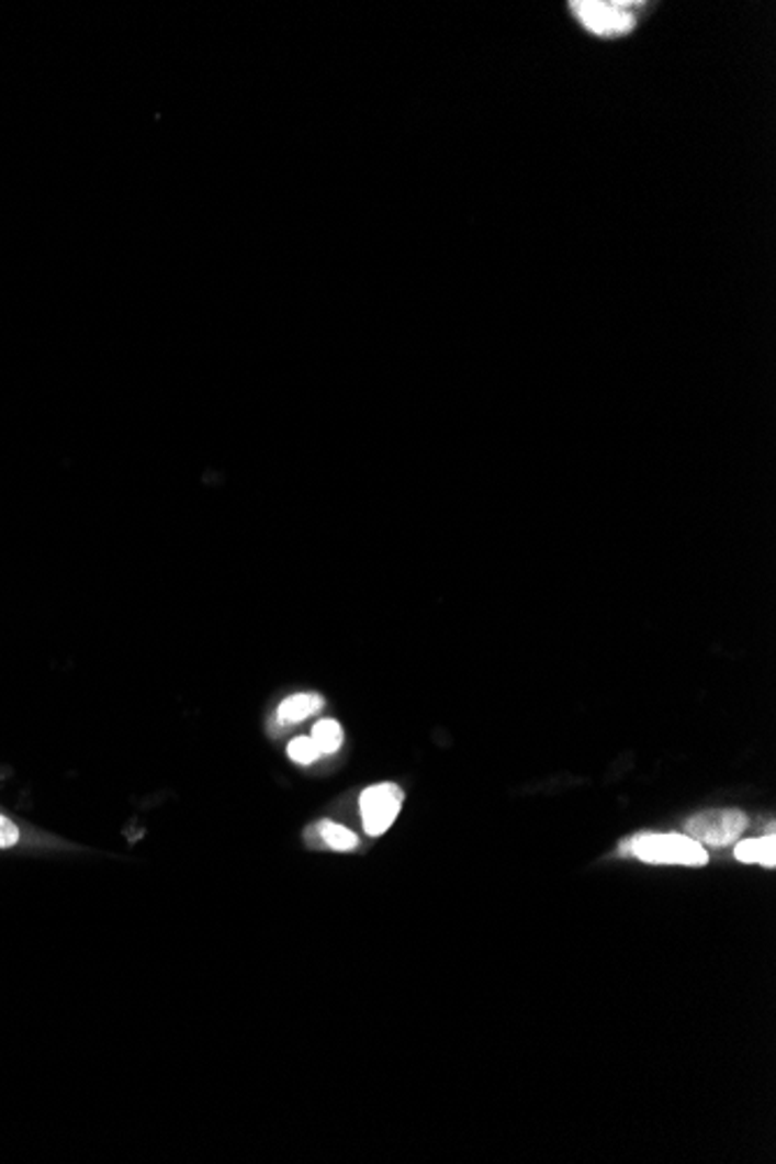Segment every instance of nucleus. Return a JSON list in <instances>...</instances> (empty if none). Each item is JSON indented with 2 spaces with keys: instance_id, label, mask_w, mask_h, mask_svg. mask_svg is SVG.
<instances>
[{
  "instance_id": "1",
  "label": "nucleus",
  "mask_w": 776,
  "mask_h": 1164,
  "mask_svg": "<svg viewBox=\"0 0 776 1164\" xmlns=\"http://www.w3.org/2000/svg\"><path fill=\"white\" fill-rule=\"evenodd\" d=\"M619 853L649 865L705 868L709 862L707 849L688 835H637L623 841Z\"/></svg>"
},
{
  "instance_id": "2",
  "label": "nucleus",
  "mask_w": 776,
  "mask_h": 1164,
  "mask_svg": "<svg viewBox=\"0 0 776 1164\" xmlns=\"http://www.w3.org/2000/svg\"><path fill=\"white\" fill-rule=\"evenodd\" d=\"M572 14L588 33L598 37H621L637 26V14L644 3L630 0H580L572 3Z\"/></svg>"
},
{
  "instance_id": "3",
  "label": "nucleus",
  "mask_w": 776,
  "mask_h": 1164,
  "mask_svg": "<svg viewBox=\"0 0 776 1164\" xmlns=\"http://www.w3.org/2000/svg\"><path fill=\"white\" fill-rule=\"evenodd\" d=\"M749 826V818L740 809H707L686 820V835L705 847L721 849L734 844Z\"/></svg>"
},
{
  "instance_id": "4",
  "label": "nucleus",
  "mask_w": 776,
  "mask_h": 1164,
  "mask_svg": "<svg viewBox=\"0 0 776 1164\" xmlns=\"http://www.w3.org/2000/svg\"><path fill=\"white\" fill-rule=\"evenodd\" d=\"M403 791L395 784H376L363 791L361 795V816H363V828L370 837L384 835L393 820L397 818L403 809Z\"/></svg>"
},
{
  "instance_id": "5",
  "label": "nucleus",
  "mask_w": 776,
  "mask_h": 1164,
  "mask_svg": "<svg viewBox=\"0 0 776 1164\" xmlns=\"http://www.w3.org/2000/svg\"><path fill=\"white\" fill-rule=\"evenodd\" d=\"M324 709V697L318 693H295L286 697L280 707H277V720L282 726H295L303 724L305 718Z\"/></svg>"
},
{
  "instance_id": "6",
  "label": "nucleus",
  "mask_w": 776,
  "mask_h": 1164,
  "mask_svg": "<svg viewBox=\"0 0 776 1164\" xmlns=\"http://www.w3.org/2000/svg\"><path fill=\"white\" fill-rule=\"evenodd\" d=\"M734 855H738L740 862H755V865L774 870L776 868V839L774 835H767L761 839H744L738 847H734Z\"/></svg>"
},
{
  "instance_id": "7",
  "label": "nucleus",
  "mask_w": 776,
  "mask_h": 1164,
  "mask_svg": "<svg viewBox=\"0 0 776 1164\" xmlns=\"http://www.w3.org/2000/svg\"><path fill=\"white\" fill-rule=\"evenodd\" d=\"M312 739H314L316 749L322 751V756H330L335 751H340L345 732H342V726L337 724V720L324 718V720H318V724L314 726Z\"/></svg>"
},
{
  "instance_id": "8",
  "label": "nucleus",
  "mask_w": 776,
  "mask_h": 1164,
  "mask_svg": "<svg viewBox=\"0 0 776 1164\" xmlns=\"http://www.w3.org/2000/svg\"><path fill=\"white\" fill-rule=\"evenodd\" d=\"M318 835H322L324 844L333 851H353L358 847V837L356 832H351L349 828L340 826V822H333V820H324L318 822Z\"/></svg>"
},
{
  "instance_id": "9",
  "label": "nucleus",
  "mask_w": 776,
  "mask_h": 1164,
  "mask_svg": "<svg viewBox=\"0 0 776 1164\" xmlns=\"http://www.w3.org/2000/svg\"><path fill=\"white\" fill-rule=\"evenodd\" d=\"M318 756H322V751L316 749L312 737H295L289 745V758L297 762V765H312L314 760H318Z\"/></svg>"
},
{
  "instance_id": "10",
  "label": "nucleus",
  "mask_w": 776,
  "mask_h": 1164,
  "mask_svg": "<svg viewBox=\"0 0 776 1164\" xmlns=\"http://www.w3.org/2000/svg\"><path fill=\"white\" fill-rule=\"evenodd\" d=\"M19 837H22V832H19V828L14 826V822L10 818H5L3 814H0V849H10L14 847Z\"/></svg>"
}]
</instances>
